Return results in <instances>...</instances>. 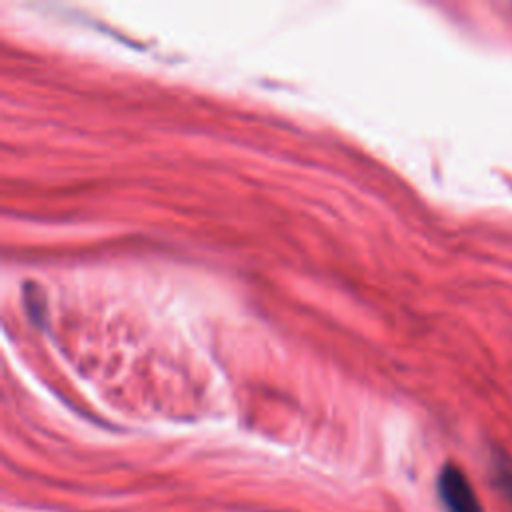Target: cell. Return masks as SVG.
Masks as SVG:
<instances>
[{"label": "cell", "instance_id": "6da1fadb", "mask_svg": "<svg viewBox=\"0 0 512 512\" xmlns=\"http://www.w3.org/2000/svg\"><path fill=\"white\" fill-rule=\"evenodd\" d=\"M436 490L446 512H484L470 480L454 464H446L440 470Z\"/></svg>", "mask_w": 512, "mask_h": 512}, {"label": "cell", "instance_id": "7a4b0ae2", "mask_svg": "<svg viewBox=\"0 0 512 512\" xmlns=\"http://www.w3.org/2000/svg\"><path fill=\"white\" fill-rule=\"evenodd\" d=\"M494 478L512 508V462L506 458V454H494Z\"/></svg>", "mask_w": 512, "mask_h": 512}]
</instances>
